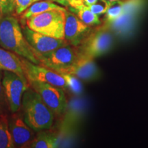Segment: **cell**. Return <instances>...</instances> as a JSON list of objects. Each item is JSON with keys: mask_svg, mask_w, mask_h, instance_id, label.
<instances>
[{"mask_svg": "<svg viewBox=\"0 0 148 148\" xmlns=\"http://www.w3.org/2000/svg\"><path fill=\"white\" fill-rule=\"evenodd\" d=\"M0 47L39 64L34 50L25 39L18 19L12 15L0 17Z\"/></svg>", "mask_w": 148, "mask_h": 148, "instance_id": "1", "label": "cell"}, {"mask_svg": "<svg viewBox=\"0 0 148 148\" xmlns=\"http://www.w3.org/2000/svg\"><path fill=\"white\" fill-rule=\"evenodd\" d=\"M21 104L24 121L35 132L51 128L54 114L31 86L23 93Z\"/></svg>", "mask_w": 148, "mask_h": 148, "instance_id": "2", "label": "cell"}, {"mask_svg": "<svg viewBox=\"0 0 148 148\" xmlns=\"http://www.w3.org/2000/svg\"><path fill=\"white\" fill-rule=\"evenodd\" d=\"M115 37L105 25H99L92 29L86 38L77 46L79 55L95 60L112 50Z\"/></svg>", "mask_w": 148, "mask_h": 148, "instance_id": "3", "label": "cell"}, {"mask_svg": "<svg viewBox=\"0 0 148 148\" xmlns=\"http://www.w3.org/2000/svg\"><path fill=\"white\" fill-rule=\"evenodd\" d=\"M143 3V0H124L121 15L112 21L104 22L114 37L120 40H127L132 38L137 27Z\"/></svg>", "mask_w": 148, "mask_h": 148, "instance_id": "4", "label": "cell"}, {"mask_svg": "<svg viewBox=\"0 0 148 148\" xmlns=\"http://www.w3.org/2000/svg\"><path fill=\"white\" fill-rule=\"evenodd\" d=\"M66 10H52L37 14L26 20L27 26L40 34L64 39Z\"/></svg>", "mask_w": 148, "mask_h": 148, "instance_id": "5", "label": "cell"}, {"mask_svg": "<svg viewBox=\"0 0 148 148\" xmlns=\"http://www.w3.org/2000/svg\"><path fill=\"white\" fill-rule=\"evenodd\" d=\"M34 54L39 61V64L54 71L71 66L79 56L77 47L70 44L61 46L49 53L44 54L34 53Z\"/></svg>", "mask_w": 148, "mask_h": 148, "instance_id": "6", "label": "cell"}, {"mask_svg": "<svg viewBox=\"0 0 148 148\" xmlns=\"http://www.w3.org/2000/svg\"><path fill=\"white\" fill-rule=\"evenodd\" d=\"M29 85L38 92L45 104L52 110L55 116L59 118L63 113L67 99L65 91L62 88L46 82L28 81Z\"/></svg>", "mask_w": 148, "mask_h": 148, "instance_id": "7", "label": "cell"}, {"mask_svg": "<svg viewBox=\"0 0 148 148\" xmlns=\"http://www.w3.org/2000/svg\"><path fill=\"white\" fill-rule=\"evenodd\" d=\"M2 84L10 112H18L21 109L23 93L30 86L29 82L14 72L3 71Z\"/></svg>", "mask_w": 148, "mask_h": 148, "instance_id": "8", "label": "cell"}, {"mask_svg": "<svg viewBox=\"0 0 148 148\" xmlns=\"http://www.w3.org/2000/svg\"><path fill=\"white\" fill-rule=\"evenodd\" d=\"M21 60L27 81L46 82L62 88L65 92L69 90L64 79L57 72L40 64L32 63L23 57H21Z\"/></svg>", "mask_w": 148, "mask_h": 148, "instance_id": "9", "label": "cell"}, {"mask_svg": "<svg viewBox=\"0 0 148 148\" xmlns=\"http://www.w3.org/2000/svg\"><path fill=\"white\" fill-rule=\"evenodd\" d=\"M8 125L14 147H29L36 133L24 121L23 114L19 111L12 113L8 117Z\"/></svg>", "mask_w": 148, "mask_h": 148, "instance_id": "10", "label": "cell"}, {"mask_svg": "<svg viewBox=\"0 0 148 148\" xmlns=\"http://www.w3.org/2000/svg\"><path fill=\"white\" fill-rule=\"evenodd\" d=\"M22 31L25 39L33 49L34 53L40 54L47 53L61 46L69 44L64 39H59L40 34L32 30L27 26H23Z\"/></svg>", "mask_w": 148, "mask_h": 148, "instance_id": "11", "label": "cell"}, {"mask_svg": "<svg viewBox=\"0 0 148 148\" xmlns=\"http://www.w3.org/2000/svg\"><path fill=\"white\" fill-rule=\"evenodd\" d=\"M58 73H68L73 75L84 82H92L100 78L101 73L95 61L79 55L73 64L65 69L58 70Z\"/></svg>", "mask_w": 148, "mask_h": 148, "instance_id": "12", "label": "cell"}, {"mask_svg": "<svg viewBox=\"0 0 148 148\" xmlns=\"http://www.w3.org/2000/svg\"><path fill=\"white\" fill-rule=\"evenodd\" d=\"M64 40L70 45L78 46L92 29L71 11H65Z\"/></svg>", "mask_w": 148, "mask_h": 148, "instance_id": "13", "label": "cell"}, {"mask_svg": "<svg viewBox=\"0 0 148 148\" xmlns=\"http://www.w3.org/2000/svg\"><path fill=\"white\" fill-rule=\"evenodd\" d=\"M0 69L14 72L25 82H28L23 71L21 56L0 47Z\"/></svg>", "mask_w": 148, "mask_h": 148, "instance_id": "14", "label": "cell"}, {"mask_svg": "<svg viewBox=\"0 0 148 148\" xmlns=\"http://www.w3.org/2000/svg\"><path fill=\"white\" fill-rule=\"evenodd\" d=\"M29 147L32 148H53L58 147V138L56 132L53 130L47 129L38 131Z\"/></svg>", "mask_w": 148, "mask_h": 148, "instance_id": "15", "label": "cell"}, {"mask_svg": "<svg viewBox=\"0 0 148 148\" xmlns=\"http://www.w3.org/2000/svg\"><path fill=\"white\" fill-rule=\"evenodd\" d=\"M52 10H66V8L56 4L51 0L38 1L29 5L28 8L22 13L21 18L22 20H27L32 16L37 15V14Z\"/></svg>", "mask_w": 148, "mask_h": 148, "instance_id": "16", "label": "cell"}, {"mask_svg": "<svg viewBox=\"0 0 148 148\" xmlns=\"http://www.w3.org/2000/svg\"><path fill=\"white\" fill-rule=\"evenodd\" d=\"M69 8L71 12L76 14L77 17L88 26L92 27L101 25V22L98 15L94 14L86 5H82L75 8Z\"/></svg>", "mask_w": 148, "mask_h": 148, "instance_id": "17", "label": "cell"}, {"mask_svg": "<svg viewBox=\"0 0 148 148\" xmlns=\"http://www.w3.org/2000/svg\"><path fill=\"white\" fill-rule=\"evenodd\" d=\"M14 147L8 125V114H0V148Z\"/></svg>", "mask_w": 148, "mask_h": 148, "instance_id": "18", "label": "cell"}, {"mask_svg": "<svg viewBox=\"0 0 148 148\" xmlns=\"http://www.w3.org/2000/svg\"><path fill=\"white\" fill-rule=\"evenodd\" d=\"M65 80L69 88V91L75 95H82L83 93V86L80 82V79L73 75L68 73H59Z\"/></svg>", "mask_w": 148, "mask_h": 148, "instance_id": "19", "label": "cell"}, {"mask_svg": "<svg viewBox=\"0 0 148 148\" xmlns=\"http://www.w3.org/2000/svg\"><path fill=\"white\" fill-rule=\"evenodd\" d=\"M123 5L124 0H119L111 3L106 12L104 22L112 21L119 17L123 12Z\"/></svg>", "mask_w": 148, "mask_h": 148, "instance_id": "20", "label": "cell"}, {"mask_svg": "<svg viewBox=\"0 0 148 148\" xmlns=\"http://www.w3.org/2000/svg\"><path fill=\"white\" fill-rule=\"evenodd\" d=\"M2 77L3 71L0 69V114H8L10 111L9 110L8 101L2 84Z\"/></svg>", "mask_w": 148, "mask_h": 148, "instance_id": "21", "label": "cell"}, {"mask_svg": "<svg viewBox=\"0 0 148 148\" xmlns=\"http://www.w3.org/2000/svg\"><path fill=\"white\" fill-rule=\"evenodd\" d=\"M16 12V3L14 0H0V17L12 15Z\"/></svg>", "mask_w": 148, "mask_h": 148, "instance_id": "22", "label": "cell"}, {"mask_svg": "<svg viewBox=\"0 0 148 148\" xmlns=\"http://www.w3.org/2000/svg\"><path fill=\"white\" fill-rule=\"evenodd\" d=\"M110 3L106 0H97L95 3L88 5V8L94 14L97 15L106 13Z\"/></svg>", "mask_w": 148, "mask_h": 148, "instance_id": "23", "label": "cell"}, {"mask_svg": "<svg viewBox=\"0 0 148 148\" xmlns=\"http://www.w3.org/2000/svg\"><path fill=\"white\" fill-rule=\"evenodd\" d=\"M16 3V13L21 14L31 4H32L33 0H14Z\"/></svg>", "mask_w": 148, "mask_h": 148, "instance_id": "24", "label": "cell"}, {"mask_svg": "<svg viewBox=\"0 0 148 148\" xmlns=\"http://www.w3.org/2000/svg\"><path fill=\"white\" fill-rule=\"evenodd\" d=\"M52 1H56V2L60 3V4L64 5V6L67 7V4L68 2H69V0H51Z\"/></svg>", "mask_w": 148, "mask_h": 148, "instance_id": "25", "label": "cell"}, {"mask_svg": "<svg viewBox=\"0 0 148 148\" xmlns=\"http://www.w3.org/2000/svg\"><path fill=\"white\" fill-rule=\"evenodd\" d=\"M96 1H97V0H84L85 5H86L87 6L92 4V3H94Z\"/></svg>", "mask_w": 148, "mask_h": 148, "instance_id": "26", "label": "cell"}, {"mask_svg": "<svg viewBox=\"0 0 148 148\" xmlns=\"http://www.w3.org/2000/svg\"><path fill=\"white\" fill-rule=\"evenodd\" d=\"M107 1H108L109 3H111L112 2H114V1H119V0H106Z\"/></svg>", "mask_w": 148, "mask_h": 148, "instance_id": "27", "label": "cell"}, {"mask_svg": "<svg viewBox=\"0 0 148 148\" xmlns=\"http://www.w3.org/2000/svg\"><path fill=\"white\" fill-rule=\"evenodd\" d=\"M40 1V0H33V1H32V3L36 2V1Z\"/></svg>", "mask_w": 148, "mask_h": 148, "instance_id": "28", "label": "cell"}]
</instances>
